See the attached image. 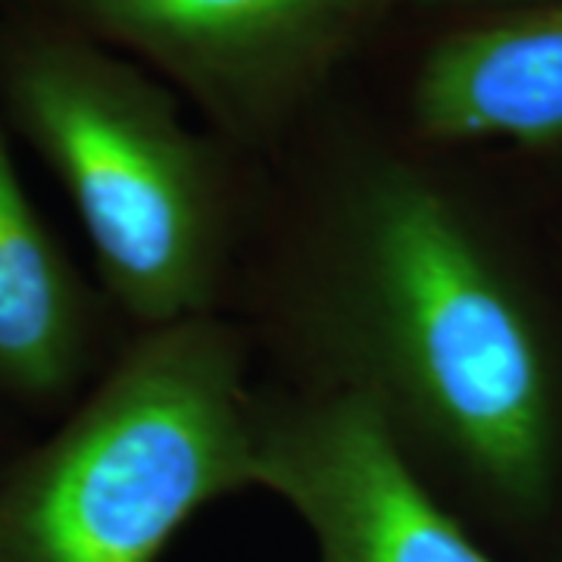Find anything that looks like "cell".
Wrapping results in <instances>:
<instances>
[{"instance_id": "ba28073f", "label": "cell", "mask_w": 562, "mask_h": 562, "mask_svg": "<svg viewBox=\"0 0 562 562\" xmlns=\"http://www.w3.org/2000/svg\"><path fill=\"white\" fill-rule=\"evenodd\" d=\"M372 13H387L394 7H450V10H465L469 16H487V13H506V10H525L538 3H553V0H369Z\"/></svg>"}, {"instance_id": "6da1fadb", "label": "cell", "mask_w": 562, "mask_h": 562, "mask_svg": "<svg viewBox=\"0 0 562 562\" xmlns=\"http://www.w3.org/2000/svg\"><path fill=\"white\" fill-rule=\"evenodd\" d=\"M313 387L366 401L422 475L538 519L560 469V379L522 284L460 194L372 154L335 181L294 281Z\"/></svg>"}, {"instance_id": "52a82bcc", "label": "cell", "mask_w": 562, "mask_h": 562, "mask_svg": "<svg viewBox=\"0 0 562 562\" xmlns=\"http://www.w3.org/2000/svg\"><path fill=\"white\" fill-rule=\"evenodd\" d=\"M409 110L431 144L562 147V0L450 29L428 47Z\"/></svg>"}, {"instance_id": "277c9868", "label": "cell", "mask_w": 562, "mask_h": 562, "mask_svg": "<svg viewBox=\"0 0 562 562\" xmlns=\"http://www.w3.org/2000/svg\"><path fill=\"white\" fill-rule=\"evenodd\" d=\"M140 63L222 135L262 144L297 120L372 22L369 0H25Z\"/></svg>"}, {"instance_id": "8992f818", "label": "cell", "mask_w": 562, "mask_h": 562, "mask_svg": "<svg viewBox=\"0 0 562 562\" xmlns=\"http://www.w3.org/2000/svg\"><path fill=\"white\" fill-rule=\"evenodd\" d=\"M110 313L32 201L0 116V403L60 419L116 357Z\"/></svg>"}, {"instance_id": "9c48e42d", "label": "cell", "mask_w": 562, "mask_h": 562, "mask_svg": "<svg viewBox=\"0 0 562 562\" xmlns=\"http://www.w3.org/2000/svg\"><path fill=\"white\" fill-rule=\"evenodd\" d=\"M3 406V403H0ZM16 453V447H10V441H7V431H3V422H0V469H3V462L10 460Z\"/></svg>"}, {"instance_id": "3957f363", "label": "cell", "mask_w": 562, "mask_h": 562, "mask_svg": "<svg viewBox=\"0 0 562 562\" xmlns=\"http://www.w3.org/2000/svg\"><path fill=\"white\" fill-rule=\"evenodd\" d=\"M220 316L138 331L57 425L0 469V562H160L254 484L260 403Z\"/></svg>"}, {"instance_id": "7a4b0ae2", "label": "cell", "mask_w": 562, "mask_h": 562, "mask_svg": "<svg viewBox=\"0 0 562 562\" xmlns=\"http://www.w3.org/2000/svg\"><path fill=\"white\" fill-rule=\"evenodd\" d=\"M0 116L60 181L116 313L138 331L216 316L232 181L166 81L16 0L0 13Z\"/></svg>"}, {"instance_id": "5b68a950", "label": "cell", "mask_w": 562, "mask_h": 562, "mask_svg": "<svg viewBox=\"0 0 562 562\" xmlns=\"http://www.w3.org/2000/svg\"><path fill=\"white\" fill-rule=\"evenodd\" d=\"M254 484L301 519L316 562H497L347 391L260 403Z\"/></svg>"}]
</instances>
